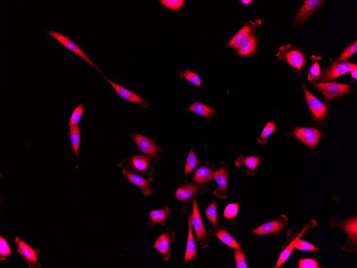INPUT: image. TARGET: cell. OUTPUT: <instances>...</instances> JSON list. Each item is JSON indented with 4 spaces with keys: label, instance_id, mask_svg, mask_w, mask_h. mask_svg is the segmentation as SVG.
Returning a JSON list of instances; mask_svg holds the SVG:
<instances>
[{
    "label": "cell",
    "instance_id": "cell-1",
    "mask_svg": "<svg viewBox=\"0 0 357 268\" xmlns=\"http://www.w3.org/2000/svg\"><path fill=\"white\" fill-rule=\"evenodd\" d=\"M46 33L59 42L62 47L68 49V50L74 52L82 58H83L87 63L90 64L91 66L95 68L97 72L100 73L102 75H103L101 70L98 69L94 62L92 61L90 58L86 56V54L82 51L81 48L77 43H76L72 39H70L67 36L60 34V33L56 31L53 30H48L46 31Z\"/></svg>",
    "mask_w": 357,
    "mask_h": 268
},
{
    "label": "cell",
    "instance_id": "cell-2",
    "mask_svg": "<svg viewBox=\"0 0 357 268\" xmlns=\"http://www.w3.org/2000/svg\"><path fill=\"white\" fill-rule=\"evenodd\" d=\"M279 58H283L294 69L301 71L305 63V57L303 52L295 46H282L277 54Z\"/></svg>",
    "mask_w": 357,
    "mask_h": 268
},
{
    "label": "cell",
    "instance_id": "cell-3",
    "mask_svg": "<svg viewBox=\"0 0 357 268\" xmlns=\"http://www.w3.org/2000/svg\"><path fill=\"white\" fill-rule=\"evenodd\" d=\"M313 86L319 90L326 102H329L340 96L347 94L351 87L348 85L339 84L336 82L313 84Z\"/></svg>",
    "mask_w": 357,
    "mask_h": 268
},
{
    "label": "cell",
    "instance_id": "cell-4",
    "mask_svg": "<svg viewBox=\"0 0 357 268\" xmlns=\"http://www.w3.org/2000/svg\"><path fill=\"white\" fill-rule=\"evenodd\" d=\"M356 67H357V65L352 63L333 62L318 79L321 81H331L350 72Z\"/></svg>",
    "mask_w": 357,
    "mask_h": 268
},
{
    "label": "cell",
    "instance_id": "cell-5",
    "mask_svg": "<svg viewBox=\"0 0 357 268\" xmlns=\"http://www.w3.org/2000/svg\"><path fill=\"white\" fill-rule=\"evenodd\" d=\"M15 243L18 245L17 252L23 257L27 265L30 268H40L37 259L39 249L32 248L19 237H16Z\"/></svg>",
    "mask_w": 357,
    "mask_h": 268
},
{
    "label": "cell",
    "instance_id": "cell-6",
    "mask_svg": "<svg viewBox=\"0 0 357 268\" xmlns=\"http://www.w3.org/2000/svg\"><path fill=\"white\" fill-rule=\"evenodd\" d=\"M192 226L195 230L196 233V241L197 243L200 244L203 249L207 247L208 234L206 231L204 226L197 207L196 201H193V211L192 214Z\"/></svg>",
    "mask_w": 357,
    "mask_h": 268
},
{
    "label": "cell",
    "instance_id": "cell-7",
    "mask_svg": "<svg viewBox=\"0 0 357 268\" xmlns=\"http://www.w3.org/2000/svg\"><path fill=\"white\" fill-rule=\"evenodd\" d=\"M229 173L226 165H221V168L214 172L213 179L215 180L218 187L214 192V195L219 199H226L228 195Z\"/></svg>",
    "mask_w": 357,
    "mask_h": 268
},
{
    "label": "cell",
    "instance_id": "cell-8",
    "mask_svg": "<svg viewBox=\"0 0 357 268\" xmlns=\"http://www.w3.org/2000/svg\"><path fill=\"white\" fill-rule=\"evenodd\" d=\"M102 76L111 84L119 97L130 102L138 104V105L141 106L142 108L147 109L149 107V102L147 100L144 99V98L135 94L134 93L125 89L124 87L113 83V82L109 80L104 75Z\"/></svg>",
    "mask_w": 357,
    "mask_h": 268
},
{
    "label": "cell",
    "instance_id": "cell-9",
    "mask_svg": "<svg viewBox=\"0 0 357 268\" xmlns=\"http://www.w3.org/2000/svg\"><path fill=\"white\" fill-rule=\"evenodd\" d=\"M294 134L296 138L311 148L317 146L321 136L320 131L309 128H296Z\"/></svg>",
    "mask_w": 357,
    "mask_h": 268
},
{
    "label": "cell",
    "instance_id": "cell-10",
    "mask_svg": "<svg viewBox=\"0 0 357 268\" xmlns=\"http://www.w3.org/2000/svg\"><path fill=\"white\" fill-rule=\"evenodd\" d=\"M303 89L307 105L317 120H320L327 113V107L323 102L310 94L307 90L304 84Z\"/></svg>",
    "mask_w": 357,
    "mask_h": 268
},
{
    "label": "cell",
    "instance_id": "cell-11",
    "mask_svg": "<svg viewBox=\"0 0 357 268\" xmlns=\"http://www.w3.org/2000/svg\"><path fill=\"white\" fill-rule=\"evenodd\" d=\"M288 220L284 215L280 216L278 220L263 224L255 229L253 233L257 236L270 233H278L287 226Z\"/></svg>",
    "mask_w": 357,
    "mask_h": 268
},
{
    "label": "cell",
    "instance_id": "cell-12",
    "mask_svg": "<svg viewBox=\"0 0 357 268\" xmlns=\"http://www.w3.org/2000/svg\"><path fill=\"white\" fill-rule=\"evenodd\" d=\"M207 191L206 187L197 186L194 184H186L175 191V197L180 201H188L197 194Z\"/></svg>",
    "mask_w": 357,
    "mask_h": 268
},
{
    "label": "cell",
    "instance_id": "cell-13",
    "mask_svg": "<svg viewBox=\"0 0 357 268\" xmlns=\"http://www.w3.org/2000/svg\"><path fill=\"white\" fill-rule=\"evenodd\" d=\"M323 1L321 0H307L299 10L295 18V23H301L306 21L320 7Z\"/></svg>",
    "mask_w": 357,
    "mask_h": 268
},
{
    "label": "cell",
    "instance_id": "cell-14",
    "mask_svg": "<svg viewBox=\"0 0 357 268\" xmlns=\"http://www.w3.org/2000/svg\"><path fill=\"white\" fill-rule=\"evenodd\" d=\"M133 138L141 153L151 157L157 155L159 151L158 147L149 138L138 134H134Z\"/></svg>",
    "mask_w": 357,
    "mask_h": 268
},
{
    "label": "cell",
    "instance_id": "cell-15",
    "mask_svg": "<svg viewBox=\"0 0 357 268\" xmlns=\"http://www.w3.org/2000/svg\"><path fill=\"white\" fill-rule=\"evenodd\" d=\"M172 233V232L171 233L170 232L163 233L153 245V247L160 252L163 258L166 260H168L171 255V248L169 245L174 240V234L171 235Z\"/></svg>",
    "mask_w": 357,
    "mask_h": 268
},
{
    "label": "cell",
    "instance_id": "cell-16",
    "mask_svg": "<svg viewBox=\"0 0 357 268\" xmlns=\"http://www.w3.org/2000/svg\"><path fill=\"white\" fill-rule=\"evenodd\" d=\"M123 172L126 178L131 183L135 185L141 189L143 193L147 196L151 194V189L150 188V183L153 180L152 178L145 179L139 176V175L132 173L124 169H123Z\"/></svg>",
    "mask_w": 357,
    "mask_h": 268
},
{
    "label": "cell",
    "instance_id": "cell-17",
    "mask_svg": "<svg viewBox=\"0 0 357 268\" xmlns=\"http://www.w3.org/2000/svg\"><path fill=\"white\" fill-rule=\"evenodd\" d=\"M213 166V165H208V164H203L201 165L197 169L193 175L194 181L201 185L210 181L214 173Z\"/></svg>",
    "mask_w": 357,
    "mask_h": 268
},
{
    "label": "cell",
    "instance_id": "cell-18",
    "mask_svg": "<svg viewBox=\"0 0 357 268\" xmlns=\"http://www.w3.org/2000/svg\"><path fill=\"white\" fill-rule=\"evenodd\" d=\"M316 222L314 220L310 221L309 224H307L303 229V230L302 231L301 233L299 234V236L296 237V238H295V240H294L293 242H291L289 246L282 251L277 262V264L274 268H279L280 266H281L285 261H287L291 253H292L293 250L294 249L295 243L297 242V240L300 239L302 235H303L307 230L311 227H315V226L316 225Z\"/></svg>",
    "mask_w": 357,
    "mask_h": 268
},
{
    "label": "cell",
    "instance_id": "cell-19",
    "mask_svg": "<svg viewBox=\"0 0 357 268\" xmlns=\"http://www.w3.org/2000/svg\"><path fill=\"white\" fill-rule=\"evenodd\" d=\"M261 162L260 157L255 156H244L241 155L235 162L236 167H240L241 166H245L248 168L247 174L254 176L256 169Z\"/></svg>",
    "mask_w": 357,
    "mask_h": 268
},
{
    "label": "cell",
    "instance_id": "cell-20",
    "mask_svg": "<svg viewBox=\"0 0 357 268\" xmlns=\"http://www.w3.org/2000/svg\"><path fill=\"white\" fill-rule=\"evenodd\" d=\"M188 243H187L186 250L184 263L193 260L197 254V250L192 232V215L188 217Z\"/></svg>",
    "mask_w": 357,
    "mask_h": 268
},
{
    "label": "cell",
    "instance_id": "cell-21",
    "mask_svg": "<svg viewBox=\"0 0 357 268\" xmlns=\"http://www.w3.org/2000/svg\"><path fill=\"white\" fill-rule=\"evenodd\" d=\"M338 227L341 228L347 232L349 237V243L347 245H357V217L351 218L345 221H342L338 224ZM346 245V246H347Z\"/></svg>",
    "mask_w": 357,
    "mask_h": 268
},
{
    "label": "cell",
    "instance_id": "cell-22",
    "mask_svg": "<svg viewBox=\"0 0 357 268\" xmlns=\"http://www.w3.org/2000/svg\"><path fill=\"white\" fill-rule=\"evenodd\" d=\"M190 112L194 113L199 115L205 117L207 121H210L211 116L216 114L215 109L211 108L204 104L195 101L188 108Z\"/></svg>",
    "mask_w": 357,
    "mask_h": 268
},
{
    "label": "cell",
    "instance_id": "cell-23",
    "mask_svg": "<svg viewBox=\"0 0 357 268\" xmlns=\"http://www.w3.org/2000/svg\"><path fill=\"white\" fill-rule=\"evenodd\" d=\"M152 157L140 155L131 157L130 160V165L134 170L144 172L149 168Z\"/></svg>",
    "mask_w": 357,
    "mask_h": 268
},
{
    "label": "cell",
    "instance_id": "cell-24",
    "mask_svg": "<svg viewBox=\"0 0 357 268\" xmlns=\"http://www.w3.org/2000/svg\"><path fill=\"white\" fill-rule=\"evenodd\" d=\"M252 26L250 25L244 26L239 30L227 44V47L238 49L243 44L247 38L251 34Z\"/></svg>",
    "mask_w": 357,
    "mask_h": 268
},
{
    "label": "cell",
    "instance_id": "cell-25",
    "mask_svg": "<svg viewBox=\"0 0 357 268\" xmlns=\"http://www.w3.org/2000/svg\"><path fill=\"white\" fill-rule=\"evenodd\" d=\"M68 135L70 138V145L72 147L75 157L77 158L81 138L79 125L69 128Z\"/></svg>",
    "mask_w": 357,
    "mask_h": 268
},
{
    "label": "cell",
    "instance_id": "cell-26",
    "mask_svg": "<svg viewBox=\"0 0 357 268\" xmlns=\"http://www.w3.org/2000/svg\"><path fill=\"white\" fill-rule=\"evenodd\" d=\"M257 39L253 35H250L239 48L238 54L242 56H249L256 50Z\"/></svg>",
    "mask_w": 357,
    "mask_h": 268
},
{
    "label": "cell",
    "instance_id": "cell-27",
    "mask_svg": "<svg viewBox=\"0 0 357 268\" xmlns=\"http://www.w3.org/2000/svg\"><path fill=\"white\" fill-rule=\"evenodd\" d=\"M170 214L171 212L168 207H166L164 210L152 211L150 212L149 216L150 224L158 223L163 225L166 222L167 217Z\"/></svg>",
    "mask_w": 357,
    "mask_h": 268
},
{
    "label": "cell",
    "instance_id": "cell-28",
    "mask_svg": "<svg viewBox=\"0 0 357 268\" xmlns=\"http://www.w3.org/2000/svg\"><path fill=\"white\" fill-rule=\"evenodd\" d=\"M217 237L224 244L235 249H241L236 240L224 228L219 230L216 233Z\"/></svg>",
    "mask_w": 357,
    "mask_h": 268
},
{
    "label": "cell",
    "instance_id": "cell-29",
    "mask_svg": "<svg viewBox=\"0 0 357 268\" xmlns=\"http://www.w3.org/2000/svg\"><path fill=\"white\" fill-rule=\"evenodd\" d=\"M84 112V104L79 103L75 108L72 114H71L68 124L69 128L78 125Z\"/></svg>",
    "mask_w": 357,
    "mask_h": 268
},
{
    "label": "cell",
    "instance_id": "cell-30",
    "mask_svg": "<svg viewBox=\"0 0 357 268\" xmlns=\"http://www.w3.org/2000/svg\"><path fill=\"white\" fill-rule=\"evenodd\" d=\"M180 78L188 80L191 84L201 88L202 83L200 76L197 74L192 72L189 69L186 70L184 72L181 73Z\"/></svg>",
    "mask_w": 357,
    "mask_h": 268
},
{
    "label": "cell",
    "instance_id": "cell-31",
    "mask_svg": "<svg viewBox=\"0 0 357 268\" xmlns=\"http://www.w3.org/2000/svg\"><path fill=\"white\" fill-rule=\"evenodd\" d=\"M206 215L211 222L214 228L217 229L218 226L216 202H213L206 211Z\"/></svg>",
    "mask_w": 357,
    "mask_h": 268
},
{
    "label": "cell",
    "instance_id": "cell-32",
    "mask_svg": "<svg viewBox=\"0 0 357 268\" xmlns=\"http://www.w3.org/2000/svg\"><path fill=\"white\" fill-rule=\"evenodd\" d=\"M198 163L199 161L197 159L195 153L193 149H191L188 158H187L184 172L185 174H188L193 171Z\"/></svg>",
    "mask_w": 357,
    "mask_h": 268
},
{
    "label": "cell",
    "instance_id": "cell-33",
    "mask_svg": "<svg viewBox=\"0 0 357 268\" xmlns=\"http://www.w3.org/2000/svg\"><path fill=\"white\" fill-rule=\"evenodd\" d=\"M275 124L272 122H268L264 128L263 129L262 132L258 138V141L262 144H266L267 142V138L275 130Z\"/></svg>",
    "mask_w": 357,
    "mask_h": 268
},
{
    "label": "cell",
    "instance_id": "cell-34",
    "mask_svg": "<svg viewBox=\"0 0 357 268\" xmlns=\"http://www.w3.org/2000/svg\"><path fill=\"white\" fill-rule=\"evenodd\" d=\"M164 7L172 11H177L182 8L184 0H162L159 1Z\"/></svg>",
    "mask_w": 357,
    "mask_h": 268
},
{
    "label": "cell",
    "instance_id": "cell-35",
    "mask_svg": "<svg viewBox=\"0 0 357 268\" xmlns=\"http://www.w3.org/2000/svg\"><path fill=\"white\" fill-rule=\"evenodd\" d=\"M11 254H12V250L6 240L2 236L0 237V260L2 261L6 260Z\"/></svg>",
    "mask_w": 357,
    "mask_h": 268
},
{
    "label": "cell",
    "instance_id": "cell-36",
    "mask_svg": "<svg viewBox=\"0 0 357 268\" xmlns=\"http://www.w3.org/2000/svg\"><path fill=\"white\" fill-rule=\"evenodd\" d=\"M357 51V42L355 41L348 46L345 50L343 52L341 55H340L339 58H338L339 62L344 61L345 60L348 59L350 57L353 56V55L356 54Z\"/></svg>",
    "mask_w": 357,
    "mask_h": 268
},
{
    "label": "cell",
    "instance_id": "cell-37",
    "mask_svg": "<svg viewBox=\"0 0 357 268\" xmlns=\"http://www.w3.org/2000/svg\"><path fill=\"white\" fill-rule=\"evenodd\" d=\"M294 249L304 251H315L319 250V249L316 247L314 245L304 241V240H300V239L296 242Z\"/></svg>",
    "mask_w": 357,
    "mask_h": 268
},
{
    "label": "cell",
    "instance_id": "cell-38",
    "mask_svg": "<svg viewBox=\"0 0 357 268\" xmlns=\"http://www.w3.org/2000/svg\"><path fill=\"white\" fill-rule=\"evenodd\" d=\"M239 210L238 203L228 205L225 209L224 216L227 219H232L237 215Z\"/></svg>",
    "mask_w": 357,
    "mask_h": 268
},
{
    "label": "cell",
    "instance_id": "cell-39",
    "mask_svg": "<svg viewBox=\"0 0 357 268\" xmlns=\"http://www.w3.org/2000/svg\"><path fill=\"white\" fill-rule=\"evenodd\" d=\"M234 256L238 268H246L247 265L245 260V256L243 250L241 249H235L234 250Z\"/></svg>",
    "mask_w": 357,
    "mask_h": 268
},
{
    "label": "cell",
    "instance_id": "cell-40",
    "mask_svg": "<svg viewBox=\"0 0 357 268\" xmlns=\"http://www.w3.org/2000/svg\"><path fill=\"white\" fill-rule=\"evenodd\" d=\"M320 72L319 63L317 61L313 62L308 72V79L311 81L318 79L320 76Z\"/></svg>",
    "mask_w": 357,
    "mask_h": 268
},
{
    "label": "cell",
    "instance_id": "cell-41",
    "mask_svg": "<svg viewBox=\"0 0 357 268\" xmlns=\"http://www.w3.org/2000/svg\"><path fill=\"white\" fill-rule=\"evenodd\" d=\"M300 268H321L318 262L312 259H300L299 261Z\"/></svg>",
    "mask_w": 357,
    "mask_h": 268
},
{
    "label": "cell",
    "instance_id": "cell-42",
    "mask_svg": "<svg viewBox=\"0 0 357 268\" xmlns=\"http://www.w3.org/2000/svg\"><path fill=\"white\" fill-rule=\"evenodd\" d=\"M357 67H356L350 72L351 77H352L355 80H356L357 78Z\"/></svg>",
    "mask_w": 357,
    "mask_h": 268
},
{
    "label": "cell",
    "instance_id": "cell-43",
    "mask_svg": "<svg viewBox=\"0 0 357 268\" xmlns=\"http://www.w3.org/2000/svg\"><path fill=\"white\" fill-rule=\"evenodd\" d=\"M241 2L243 3L244 5H248L250 4L252 1H250V0H242Z\"/></svg>",
    "mask_w": 357,
    "mask_h": 268
}]
</instances>
